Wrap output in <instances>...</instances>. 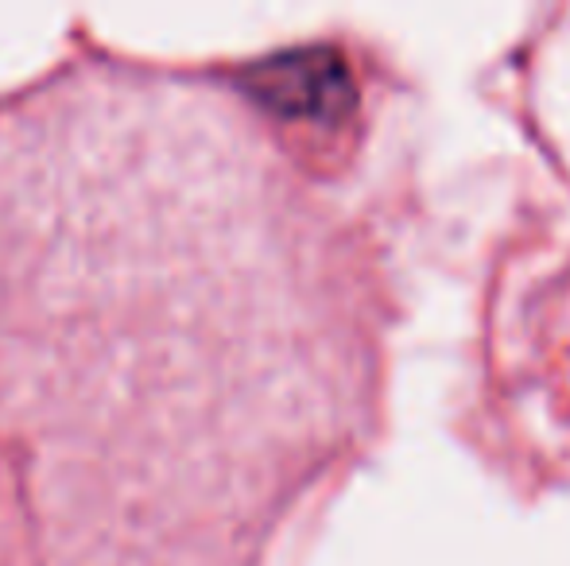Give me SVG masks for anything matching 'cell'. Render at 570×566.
Listing matches in <instances>:
<instances>
[{"mask_svg":"<svg viewBox=\"0 0 570 566\" xmlns=\"http://www.w3.org/2000/svg\"><path fill=\"white\" fill-rule=\"evenodd\" d=\"M245 90L272 113L315 125H338L357 106L350 67L331 47H295L253 62L245 70Z\"/></svg>","mask_w":570,"mask_h":566,"instance_id":"6da1fadb","label":"cell"}]
</instances>
